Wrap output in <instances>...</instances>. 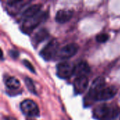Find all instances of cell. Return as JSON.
<instances>
[{"label":"cell","mask_w":120,"mask_h":120,"mask_svg":"<svg viewBox=\"0 0 120 120\" xmlns=\"http://www.w3.org/2000/svg\"><path fill=\"white\" fill-rule=\"evenodd\" d=\"M74 11L72 9H68V8H63L60 9L57 11L55 17V20L57 22L63 24L67 22H68L73 15Z\"/></svg>","instance_id":"cell-10"},{"label":"cell","mask_w":120,"mask_h":120,"mask_svg":"<svg viewBox=\"0 0 120 120\" xmlns=\"http://www.w3.org/2000/svg\"><path fill=\"white\" fill-rule=\"evenodd\" d=\"M20 108L22 112L29 117L39 115V109L37 104L31 99H25L22 101L20 104Z\"/></svg>","instance_id":"cell-5"},{"label":"cell","mask_w":120,"mask_h":120,"mask_svg":"<svg viewBox=\"0 0 120 120\" xmlns=\"http://www.w3.org/2000/svg\"><path fill=\"white\" fill-rule=\"evenodd\" d=\"M118 89L114 86H110L103 88L96 96V101H104L112 98L117 93Z\"/></svg>","instance_id":"cell-8"},{"label":"cell","mask_w":120,"mask_h":120,"mask_svg":"<svg viewBox=\"0 0 120 120\" xmlns=\"http://www.w3.org/2000/svg\"><path fill=\"white\" fill-rule=\"evenodd\" d=\"M89 86V79L87 77H76L73 82V87L75 94H82Z\"/></svg>","instance_id":"cell-9"},{"label":"cell","mask_w":120,"mask_h":120,"mask_svg":"<svg viewBox=\"0 0 120 120\" xmlns=\"http://www.w3.org/2000/svg\"><path fill=\"white\" fill-rule=\"evenodd\" d=\"M24 82H25V86L27 88V89L33 94H35L37 95V91H36V89H35V86H34V82L33 81L28 77H25V79H24Z\"/></svg>","instance_id":"cell-16"},{"label":"cell","mask_w":120,"mask_h":120,"mask_svg":"<svg viewBox=\"0 0 120 120\" xmlns=\"http://www.w3.org/2000/svg\"><path fill=\"white\" fill-rule=\"evenodd\" d=\"M110 38V35L108 33H101L96 35V40L99 43H105L108 41Z\"/></svg>","instance_id":"cell-17"},{"label":"cell","mask_w":120,"mask_h":120,"mask_svg":"<svg viewBox=\"0 0 120 120\" xmlns=\"http://www.w3.org/2000/svg\"><path fill=\"white\" fill-rule=\"evenodd\" d=\"M9 54L11 56V57L13 58H17L19 56V53L18 51H15V50H11L9 51Z\"/></svg>","instance_id":"cell-19"},{"label":"cell","mask_w":120,"mask_h":120,"mask_svg":"<svg viewBox=\"0 0 120 120\" xmlns=\"http://www.w3.org/2000/svg\"></svg>","instance_id":"cell-21"},{"label":"cell","mask_w":120,"mask_h":120,"mask_svg":"<svg viewBox=\"0 0 120 120\" xmlns=\"http://www.w3.org/2000/svg\"><path fill=\"white\" fill-rule=\"evenodd\" d=\"M58 47L59 43L58 42V41L56 39H52L49 41L46 45L41 50V51L39 52V55L44 60L49 61L53 58L56 57L59 50Z\"/></svg>","instance_id":"cell-4"},{"label":"cell","mask_w":120,"mask_h":120,"mask_svg":"<svg viewBox=\"0 0 120 120\" xmlns=\"http://www.w3.org/2000/svg\"><path fill=\"white\" fill-rule=\"evenodd\" d=\"M49 37V32L46 28H41L39 30H38L34 36L33 37L34 42L36 44H39L46 39Z\"/></svg>","instance_id":"cell-14"},{"label":"cell","mask_w":120,"mask_h":120,"mask_svg":"<svg viewBox=\"0 0 120 120\" xmlns=\"http://www.w3.org/2000/svg\"><path fill=\"white\" fill-rule=\"evenodd\" d=\"M5 85L7 89L15 91L18 90L20 86V81L15 77H9L5 81Z\"/></svg>","instance_id":"cell-15"},{"label":"cell","mask_w":120,"mask_h":120,"mask_svg":"<svg viewBox=\"0 0 120 120\" xmlns=\"http://www.w3.org/2000/svg\"><path fill=\"white\" fill-rule=\"evenodd\" d=\"M48 18V12H40L37 15L23 20L21 30L26 34L31 33L38 25L44 22Z\"/></svg>","instance_id":"cell-2"},{"label":"cell","mask_w":120,"mask_h":120,"mask_svg":"<svg viewBox=\"0 0 120 120\" xmlns=\"http://www.w3.org/2000/svg\"><path fill=\"white\" fill-rule=\"evenodd\" d=\"M118 109L112 108L108 104H101L97 106L93 112L95 119L100 120H110L118 115Z\"/></svg>","instance_id":"cell-1"},{"label":"cell","mask_w":120,"mask_h":120,"mask_svg":"<svg viewBox=\"0 0 120 120\" xmlns=\"http://www.w3.org/2000/svg\"><path fill=\"white\" fill-rule=\"evenodd\" d=\"M22 63H23V65L31 72H32V73H36V71H35V69H34V66L32 65V63L29 61V60H26V59H25V60H22Z\"/></svg>","instance_id":"cell-18"},{"label":"cell","mask_w":120,"mask_h":120,"mask_svg":"<svg viewBox=\"0 0 120 120\" xmlns=\"http://www.w3.org/2000/svg\"><path fill=\"white\" fill-rule=\"evenodd\" d=\"M41 7L42 5L41 4H34L33 5H31L23 11L22 17L24 20H26L35 16L40 13Z\"/></svg>","instance_id":"cell-13"},{"label":"cell","mask_w":120,"mask_h":120,"mask_svg":"<svg viewBox=\"0 0 120 120\" xmlns=\"http://www.w3.org/2000/svg\"><path fill=\"white\" fill-rule=\"evenodd\" d=\"M30 2L31 1H9L6 3L7 10L12 14L15 13Z\"/></svg>","instance_id":"cell-12"},{"label":"cell","mask_w":120,"mask_h":120,"mask_svg":"<svg viewBox=\"0 0 120 120\" xmlns=\"http://www.w3.org/2000/svg\"><path fill=\"white\" fill-rule=\"evenodd\" d=\"M79 50V46L75 43H71L65 45L60 49L55 58L59 60H66L74 56Z\"/></svg>","instance_id":"cell-7"},{"label":"cell","mask_w":120,"mask_h":120,"mask_svg":"<svg viewBox=\"0 0 120 120\" xmlns=\"http://www.w3.org/2000/svg\"><path fill=\"white\" fill-rule=\"evenodd\" d=\"M105 80L103 77H98L95 79L90 87L89 91L85 98V105H91L94 101H96V97L97 94L105 87Z\"/></svg>","instance_id":"cell-3"},{"label":"cell","mask_w":120,"mask_h":120,"mask_svg":"<svg viewBox=\"0 0 120 120\" xmlns=\"http://www.w3.org/2000/svg\"><path fill=\"white\" fill-rule=\"evenodd\" d=\"M91 71L89 65L84 60H82L77 63L75 66V73L77 77H86Z\"/></svg>","instance_id":"cell-11"},{"label":"cell","mask_w":120,"mask_h":120,"mask_svg":"<svg viewBox=\"0 0 120 120\" xmlns=\"http://www.w3.org/2000/svg\"><path fill=\"white\" fill-rule=\"evenodd\" d=\"M5 120H16L15 118H13V117H5Z\"/></svg>","instance_id":"cell-20"},{"label":"cell","mask_w":120,"mask_h":120,"mask_svg":"<svg viewBox=\"0 0 120 120\" xmlns=\"http://www.w3.org/2000/svg\"><path fill=\"white\" fill-rule=\"evenodd\" d=\"M75 66L73 63L67 61L59 63L56 66L57 76L63 79L70 78L75 73Z\"/></svg>","instance_id":"cell-6"}]
</instances>
